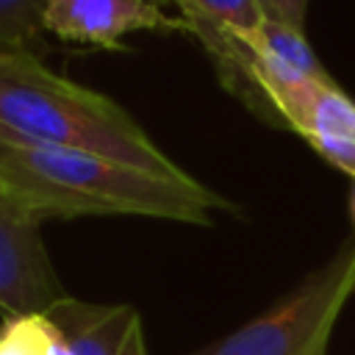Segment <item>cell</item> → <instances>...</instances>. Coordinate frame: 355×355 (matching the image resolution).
Returning <instances> with one entry per match:
<instances>
[{
  "label": "cell",
  "instance_id": "6da1fadb",
  "mask_svg": "<svg viewBox=\"0 0 355 355\" xmlns=\"http://www.w3.org/2000/svg\"><path fill=\"white\" fill-rule=\"evenodd\" d=\"M0 189L36 219L153 216L211 225L233 202L197 178H166L108 155L0 139Z\"/></svg>",
  "mask_w": 355,
  "mask_h": 355
},
{
  "label": "cell",
  "instance_id": "7a4b0ae2",
  "mask_svg": "<svg viewBox=\"0 0 355 355\" xmlns=\"http://www.w3.org/2000/svg\"><path fill=\"white\" fill-rule=\"evenodd\" d=\"M0 139L86 150L166 178H191L119 103L55 75L28 50H0Z\"/></svg>",
  "mask_w": 355,
  "mask_h": 355
},
{
  "label": "cell",
  "instance_id": "3957f363",
  "mask_svg": "<svg viewBox=\"0 0 355 355\" xmlns=\"http://www.w3.org/2000/svg\"><path fill=\"white\" fill-rule=\"evenodd\" d=\"M355 294V236L294 291L194 355H327L330 333Z\"/></svg>",
  "mask_w": 355,
  "mask_h": 355
},
{
  "label": "cell",
  "instance_id": "277c9868",
  "mask_svg": "<svg viewBox=\"0 0 355 355\" xmlns=\"http://www.w3.org/2000/svg\"><path fill=\"white\" fill-rule=\"evenodd\" d=\"M39 222L14 197L0 189V313L31 316L47 313L64 288L50 263Z\"/></svg>",
  "mask_w": 355,
  "mask_h": 355
},
{
  "label": "cell",
  "instance_id": "5b68a950",
  "mask_svg": "<svg viewBox=\"0 0 355 355\" xmlns=\"http://www.w3.org/2000/svg\"><path fill=\"white\" fill-rule=\"evenodd\" d=\"M44 31L78 44L119 50L133 31L191 33L189 22L166 14L153 0H47Z\"/></svg>",
  "mask_w": 355,
  "mask_h": 355
},
{
  "label": "cell",
  "instance_id": "8992f818",
  "mask_svg": "<svg viewBox=\"0 0 355 355\" xmlns=\"http://www.w3.org/2000/svg\"><path fill=\"white\" fill-rule=\"evenodd\" d=\"M69 344L72 355H150L141 316L128 302L58 300L44 313Z\"/></svg>",
  "mask_w": 355,
  "mask_h": 355
},
{
  "label": "cell",
  "instance_id": "52a82bcc",
  "mask_svg": "<svg viewBox=\"0 0 355 355\" xmlns=\"http://www.w3.org/2000/svg\"><path fill=\"white\" fill-rule=\"evenodd\" d=\"M327 164L355 178V103L336 86H316L297 130Z\"/></svg>",
  "mask_w": 355,
  "mask_h": 355
},
{
  "label": "cell",
  "instance_id": "ba28073f",
  "mask_svg": "<svg viewBox=\"0 0 355 355\" xmlns=\"http://www.w3.org/2000/svg\"><path fill=\"white\" fill-rule=\"evenodd\" d=\"M180 11V17L189 22L191 36L208 28H225V31H255L266 11L261 0H172Z\"/></svg>",
  "mask_w": 355,
  "mask_h": 355
},
{
  "label": "cell",
  "instance_id": "9c48e42d",
  "mask_svg": "<svg viewBox=\"0 0 355 355\" xmlns=\"http://www.w3.org/2000/svg\"><path fill=\"white\" fill-rule=\"evenodd\" d=\"M58 330L44 313L11 316L0 324V355H53Z\"/></svg>",
  "mask_w": 355,
  "mask_h": 355
},
{
  "label": "cell",
  "instance_id": "30bf717a",
  "mask_svg": "<svg viewBox=\"0 0 355 355\" xmlns=\"http://www.w3.org/2000/svg\"><path fill=\"white\" fill-rule=\"evenodd\" d=\"M47 0H0V50H25L44 31Z\"/></svg>",
  "mask_w": 355,
  "mask_h": 355
},
{
  "label": "cell",
  "instance_id": "8fae6325",
  "mask_svg": "<svg viewBox=\"0 0 355 355\" xmlns=\"http://www.w3.org/2000/svg\"><path fill=\"white\" fill-rule=\"evenodd\" d=\"M263 11L272 19H280L286 25H294V28L305 31L308 0H263Z\"/></svg>",
  "mask_w": 355,
  "mask_h": 355
},
{
  "label": "cell",
  "instance_id": "7c38bea8",
  "mask_svg": "<svg viewBox=\"0 0 355 355\" xmlns=\"http://www.w3.org/2000/svg\"><path fill=\"white\" fill-rule=\"evenodd\" d=\"M352 219H355V189H352Z\"/></svg>",
  "mask_w": 355,
  "mask_h": 355
},
{
  "label": "cell",
  "instance_id": "4fadbf2b",
  "mask_svg": "<svg viewBox=\"0 0 355 355\" xmlns=\"http://www.w3.org/2000/svg\"><path fill=\"white\" fill-rule=\"evenodd\" d=\"M261 6H263V0H261Z\"/></svg>",
  "mask_w": 355,
  "mask_h": 355
}]
</instances>
